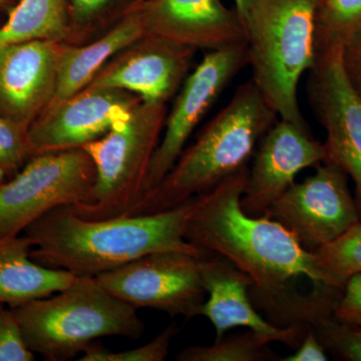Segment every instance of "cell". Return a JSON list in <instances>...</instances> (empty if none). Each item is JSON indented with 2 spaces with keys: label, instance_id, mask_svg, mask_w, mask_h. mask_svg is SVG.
<instances>
[{
  "label": "cell",
  "instance_id": "8992f818",
  "mask_svg": "<svg viewBox=\"0 0 361 361\" xmlns=\"http://www.w3.org/2000/svg\"><path fill=\"white\" fill-rule=\"evenodd\" d=\"M167 104L140 102L130 118L82 148L97 171L89 203L71 206L87 220L129 216L145 194L152 159L161 141Z\"/></svg>",
  "mask_w": 361,
  "mask_h": 361
},
{
  "label": "cell",
  "instance_id": "3957f363",
  "mask_svg": "<svg viewBox=\"0 0 361 361\" xmlns=\"http://www.w3.org/2000/svg\"><path fill=\"white\" fill-rule=\"evenodd\" d=\"M276 122V114L252 80L240 85L229 103L184 149L170 172L129 216L174 209L247 167L259 142Z\"/></svg>",
  "mask_w": 361,
  "mask_h": 361
},
{
  "label": "cell",
  "instance_id": "836d02e7",
  "mask_svg": "<svg viewBox=\"0 0 361 361\" xmlns=\"http://www.w3.org/2000/svg\"><path fill=\"white\" fill-rule=\"evenodd\" d=\"M358 329H360V332H361V327H358Z\"/></svg>",
  "mask_w": 361,
  "mask_h": 361
},
{
  "label": "cell",
  "instance_id": "e0dca14e",
  "mask_svg": "<svg viewBox=\"0 0 361 361\" xmlns=\"http://www.w3.org/2000/svg\"><path fill=\"white\" fill-rule=\"evenodd\" d=\"M146 35L213 51L246 42L236 11L221 0H146L142 6Z\"/></svg>",
  "mask_w": 361,
  "mask_h": 361
},
{
  "label": "cell",
  "instance_id": "f546056e",
  "mask_svg": "<svg viewBox=\"0 0 361 361\" xmlns=\"http://www.w3.org/2000/svg\"><path fill=\"white\" fill-rule=\"evenodd\" d=\"M282 361H326V349L312 330H306L303 341L295 349V353L282 358Z\"/></svg>",
  "mask_w": 361,
  "mask_h": 361
},
{
  "label": "cell",
  "instance_id": "44dd1931",
  "mask_svg": "<svg viewBox=\"0 0 361 361\" xmlns=\"http://www.w3.org/2000/svg\"><path fill=\"white\" fill-rule=\"evenodd\" d=\"M312 253L322 275L320 284L342 291L351 277L361 273V222Z\"/></svg>",
  "mask_w": 361,
  "mask_h": 361
},
{
  "label": "cell",
  "instance_id": "4dcf8cb0",
  "mask_svg": "<svg viewBox=\"0 0 361 361\" xmlns=\"http://www.w3.org/2000/svg\"><path fill=\"white\" fill-rule=\"evenodd\" d=\"M255 1L256 0H234L235 11H237L242 21L245 18L247 13L250 11L252 6H253Z\"/></svg>",
  "mask_w": 361,
  "mask_h": 361
},
{
  "label": "cell",
  "instance_id": "d6986e66",
  "mask_svg": "<svg viewBox=\"0 0 361 361\" xmlns=\"http://www.w3.org/2000/svg\"><path fill=\"white\" fill-rule=\"evenodd\" d=\"M32 249V242L23 234L0 239V304L16 307L51 296L77 280L68 271L35 262Z\"/></svg>",
  "mask_w": 361,
  "mask_h": 361
},
{
  "label": "cell",
  "instance_id": "83f0119b",
  "mask_svg": "<svg viewBox=\"0 0 361 361\" xmlns=\"http://www.w3.org/2000/svg\"><path fill=\"white\" fill-rule=\"evenodd\" d=\"M334 315L342 322L361 327V273L344 285L334 306Z\"/></svg>",
  "mask_w": 361,
  "mask_h": 361
},
{
  "label": "cell",
  "instance_id": "5b68a950",
  "mask_svg": "<svg viewBox=\"0 0 361 361\" xmlns=\"http://www.w3.org/2000/svg\"><path fill=\"white\" fill-rule=\"evenodd\" d=\"M11 308L26 345L47 361L82 355L101 337L137 339L145 331L137 308L111 295L92 276H78L63 290Z\"/></svg>",
  "mask_w": 361,
  "mask_h": 361
},
{
  "label": "cell",
  "instance_id": "cb8c5ba5",
  "mask_svg": "<svg viewBox=\"0 0 361 361\" xmlns=\"http://www.w3.org/2000/svg\"><path fill=\"white\" fill-rule=\"evenodd\" d=\"M361 28V0H318L317 54L342 47Z\"/></svg>",
  "mask_w": 361,
  "mask_h": 361
},
{
  "label": "cell",
  "instance_id": "5bb4252c",
  "mask_svg": "<svg viewBox=\"0 0 361 361\" xmlns=\"http://www.w3.org/2000/svg\"><path fill=\"white\" fill-rule=\"evenodd\" d=\"M196 49L145 35L121 51L90 85L133 92L145 103L166 104L184 84Z\"/></svg>",
  "mask_w": 361,
  "mask_h": 361
},
{
  "label": "cell",
  "instance_id": "ffe728a7",
  "mask_svg": "<svg viewBox=\"0 0 361 361\" xmlns=\"http://www.w3.org/2000/svg\"><path fill=\"white\" fill-rule=\"evenodd\" d=\"M68 35L66 0H18L0 26V49L33 40L66 42Z\"/></svg>",
  "mask_w": 361,
  "mask_h": 361
},
{
  "label": "cell",
  "instance_id": "e575fe53",
  "mask_svg": "<svg viewBox=\"0 0 361 361\" xmlns=\"http://www.w3.org/2000/svg\"><path fill=\"white\" fill-rule=\"evenodd\" d=\"M16 1H18V0H16Z\"/></svg>",
  "mask_w": 361,
  "mask_h": 361
},
{
  "label": "cell",
  "instance_id": "9a60e30c",
  "mask_svg": "<svg viewBox=\"0 0 361 361\" xmlns=\"http://www.w3.org/2000/svg\"><path fill=\"white\" fill-rule=\"evenodd\" d=\"M201 276L208 299L200 316L212 323L216 339L235 327H246L269 343L280 342L293 349L303 341L307 329L302 325L279 327L259 314L250 296L253 280L227 259L207 253L201 258Z\"/></svg>",
  "mask_w": 361,
  "mask_h": 361
},
{
  "label": "cell",
  "instance_id": "d4e9b609",
  "mask_svg": "<svg viewBox=\"0 0 361 361\" xmlns=\"http://www.w3.org/2000/svg\"><path fill=\"white\" fill-rule=\"evenodd\" d=\"M177 326L169 325L149 343L130 350L114 353L101 343L92 342L82 353L80 361H164L169 355L171 343L177 334Z\"/></svg>",
  "mask_w": 361,
  "mask_h": 361
},
{
  "label": "cell",
  "instance_id": "484cf974",
  "mask_svg": "<svg viewBox=\"0 0 361 361\" xmlns=\"http://www.w3.org/2000/svg\"><path fill=\"white\" fill-rule=\"evenodd\" d=\"M27 130L0 116V173L7 180L18 174L33 157Z\"/></svg>",
  "mask_w": 361,
  "mask_h": 361
},
{
  "label": "cell",
  "instance_id": "7c38bea8",
  "mask_svg": "<svg viewBox=\"0 0 361 361\" xmlns=\"http://www.w3.org/2000/svg\"><path fill=\"white\" fill-rule=\"evenodd\" d=\"M141 101L127 90L90 85L68 99L49 104L28 128L33 156L82 148L127 121Z\"/></svg>",
  "mask_w": 361,
  "mask_h": 361
},
{
  "label": "cell",
  "instance_id": "277c9868",
  "mask_svg": "<svg viewBox=\"0 0 361 361\" xmlns=\"http://www.w3.org/2000/svg\"><path fill=\"white\" fill-rule=\"evenodd\" d=\"M317 9L318 0H256L242 21L252 82L281 120L303 128L298 87L317 61Z\"/></svg>",
  "mask_w": 361,
  "mask_h": 361
},
{
  "label": "cell",
  "instance_id": "603a6c76",
  "mask_svg": "<svg viewBox=\"0 0 361 361\" xmlns=\"http://www.w3.org/2000/svg\"><path fill=\"white\" fill-rule=\"evenodd\" d=\"M269 342L249 330L216 339L212 345H194L183 349L178 361H267L277 360Z\"/></svg>",
  "mask_w": 361,
  "mask_h": 361
},
{
  "label": "cell",
  "instance_id": "ac0fdd59",
  "mask_svg": "<svg viewBox=\"0 0 361 361\" xmlns=\"http://www.w3.org/2000/svg\"><path fill=\"white\" fill-rule=\"evenodd\" d=\"M145 35L141 6L109 28L94 42L85 44L63 42L56 92L51 104L59 103L85 89L111 59Z\"/></svg>",
  "mask_w": 361,
  "mask_h": 361
},
{
  "label": "cell",
  "instance_id": "ba28073f",
  "mask_svg": "<svg viewBox=\"0 0 361 361\" xmlns=\"http://www.w3.org/2000/svg\"><path fill=\"white\" fill-rule=\"evenodd\" d=\"M202 257L185 252H158L96 278L109 293L137 310L152 308L192 319L200 316L206 300Z\"/></svg>",
  "mask_w": 361,
  "mask_h": 361
},
{
  "label": "cell",
  "instance_id": "52a82bcc",
  "mask_svg": "<svg viewBox=\"0 0 361 361\" xmlns=\"http://www.w3.org/2000/svg\"><path fill=\"white\" fill-rule=\"evenodd\" d=\"M96 180V166L82 148L32 157L0 186V239L23 234L52 209L89 203Z\"/></svg>",
  "mask_w": 361,
  "mask_h": 361
},
{
  "label": "cell",
  "instance_id": "8fae6325",
  "mask_svg": "<svg viewBox=\"0 0 361 361\" xmlns=\"http://www.w3.org/2000/svg\"><path fill=\"white\" fill-rule=\"evenodd\" d=\"M246 63V42H243L209 51L189 73L166 118L163 135L145 183L144 196L170 172L202 118Z\"/></svg>",
  "mask_w": 361,
  "mask_h": 361
},
{
  "label": "cell",
  "instance_id": "6da1fadb",
  "mask_svg": "<svg viewBox=\"0 0 361 361\" xmlns=\"http://www.w3.org/2000/svg\"><path fill=\"white\" fill-rule=\"evenodd\" d=\"M193 199L171 210L145 215L87 220L71 206L52 209L25 228L35 262L77 276L96 277L137 259L177 251L206 255L185 239Z\"/></svg>",
  "mask_w": 361,
  "mask_h": 361
},
{
  "label": "cell",
  "instance_id": "7a4b0ae2",
  "mask_svg": "<svg viewBox=\"0 0 361 361\" xmlns=\"http://www.w3.org/2000/svg\"><path fill=\"white\" fill-rule=\"evenodd\" d=\"M249 168L205 193L194 197L184 237L207 253L227 259L253 280L251 291L271 293L306 277L322 283L312 252L306 250L283 225L241 208Z\"/></svg>",
  "mask_w": 361,
  "mask_h": 361
},
{
  "label": "cell",
  "instance_id": "7402d4cb",
  "mask_svg": "<svg viewBox=\"0 0 361 361\" xmlns=\"http://www.w3.org/2000/svg\"><path fill=\"white\" fill-rule=\"evenodd\" d=\"M70 35L73 44L108 25H115L126 16L141 7L146 0H66Z\"/></svg>",
  "mask_w": 361,
  "mask_h": 361
},
{
  "label": "cell",
  "instance_id": "4316f807",
  "mask_svg": "<svg viewBox=\"0 0 361 361\" xmlns=\"http://www.w3.org/2000/svg\"><path fill=\"white\" fill-rule=\"evenodd\" d=\"M35 356L26 345L13 308L0 304V361H32Z\"/></svg>",
  "mask_w": 361,
  "mask_h": 361
},
{
  "label": "cell",
  "instance_id": "d6a6232c",
  "mask_svg": "<svg viewBox=\"0 0 361 361\" xmlns=\"http://www.w3.org/2000/svg\"><path fill=\"white\" fill-rule=\"evenodd\" d=\"M7 180L6 176L0 173V186Z\"/></svg>",
  "mask_w": 361,
  "mask_h": 361
},
{
  "label": "cell",
  "instance_id": "2e32d148",
  "mask_svg": "<svg viewBox=\"0 0 361 361\" xmlns=\"http://www.w3.org/2000/svg\"><path fill=\"white\" fill-rule=\"evenodd\" d=\"M63 44L33 40L0 49V116L28 129L51 103Z\"/></svg>",
  "mask_w": 361,
  "mask_h": 361
},
{
  "label": "cell",
  "instance_id": "4fadbf2b",
  "mask_svg": "<svg viewBox=\"0 0 361 361\" xmlns=\"http://www.w3.org/2000/svg\"><path fill=\"white\" fill-rule=\"evenodd\" d=\"M324 145L315 140L308 128L280 120L263 135L254 153L242 210L250 216L264 215L270 206L295 183L301 171L325 160Z\"/></svg>",
  "mask_w": 361,
  "mask_h": 361
},
{
  "label": "cell",
  "instance_id": "f1b7e54d",
  "mask_svg": "<svg viewBox=\"0 0 361 361\" xmlns=\"http://www.w3.org/2000/svg\"><path fill=\"white\" fill-rule=\"evenodd\" d=\"M341 59L349 82L361 97V28L342 44Z\"/></svg>",
  "mask_w": 361,
  "mask_h": 361
},
{
  "label": "cell",
  "instance_id": "9c48e42d",
  "mask_svg": "<svg viewBox=\"0 0 361 361\" xmlns=\"http://www.w3.org/2000/svg\"><path fill=\"white\" fill-rule=\"evenodd\" d=\"M315 169L314 174L294 183L263 215L283 225L310 252L361 222L348 176L330 161Z\"/></svg>",
  "mask_w": 361,
  "mask_h": 361
},
{
  "label": "cell",
  "instance_id": "1f68e13d",
  "mask_svg": "<svg viewBox=\"0 0 361 361\" xmlns=\"http://www.w3.org/2000/svg\"><path fill=\"white\" fill-rule=\"evenodd\" d=\"M16 4V0H0V13H8Z\"/></svg>",
  "mask_w": 361,
  "mask_h": 361
},
{
  "label": "cell",
  "instance_id": "30bf717a",
  "mask_svg": "<svg viewBox=\"0 0 361 361\" xmlns=\"http://www.w3.org/2000/svg\"><path fill=\"white\" fill-rule=\"evenodd\" d=\"M341 51L332 47L318 54L310 71L308 101L326 134L324 161L353 180L361 220V97L349 82Z\"/></svg>",
  "mask_w": 361,
  "mask_h": 361
}]
</instances>
